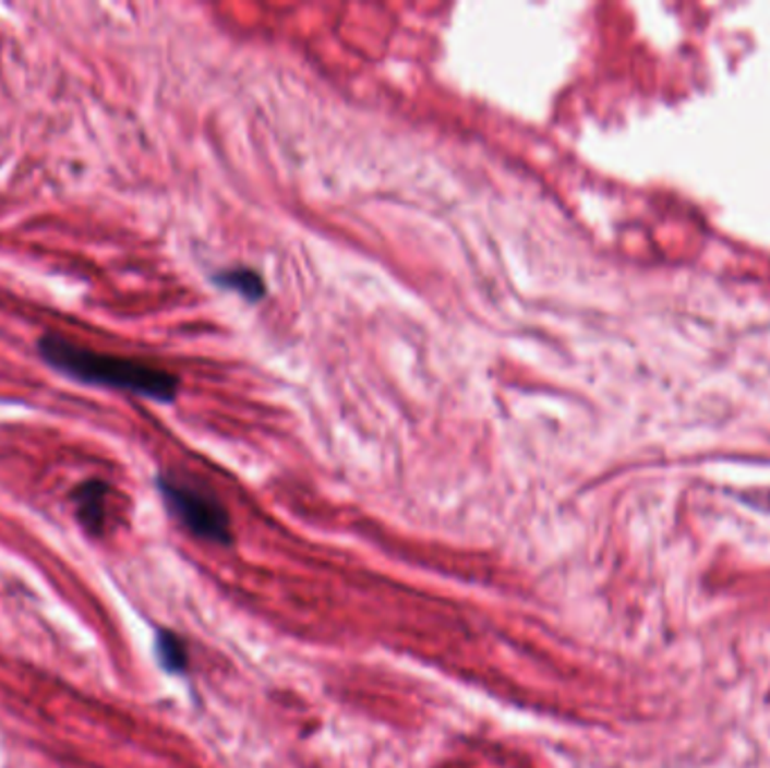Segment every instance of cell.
<instances>
[{"mask_svg":"<svg viewBox=\"0 0 770 768\" xmlns=\"http://www.w3.org/2000/svg\"><path fill=\"white\" fill-rule=\"evenodd\" d=\"M158 492L163 494L169 512L177 516L192 535L215 543L232 541L230 516L215 496H209L203 489L190 482H181L169 476L158 478Z\"/></svg>","mask_w":770,"mask_h":768,"instance_id":"cell-2","label":"cell"},{"mask_svg":"<svg viewBox=\"0 0 770 768\" xmlns=\"http://www.w3.org/2000/svg\"><path fill=\"white\" fill-rule=\"evenodd\" d=\"M107 494L109 484L104 480H86L73 492L77 518L91 535L101 532L104 514H107Z\"/></svg>","mask_w":770,"mask_h":768,"instance_id":"cell-3","label":"cell"},{"mask_svg":"<svg viewBox=\"0 0 770 768\" xmlns=\"http://www.w3.org/2000/svg\"><path fill=\"white\" fill-rule=\"evenodd\" d=\"M156 647H158V658L167 672H183L185 670L188 651H185V645L179 636L163 632V634H158Z\"/></svg>","mask_w":770,"mask_h":768,"instance_id":"cell-5","label":"cell"},{"mask_svg":"<svg viewBox=\"0 0 770 768\" xmlns=\"http://www.w3.org/2000/svg\"><path fill=\"white\" fill-rule=\"evenodd\" d=\"M213 283L226 291H234L239 296L246 298L249 302H257L266 296V283L264 277L253 271V268H228V271H219Z\"/></svg>","mask_w":770,"mask_h":768,"instance_id":"cell-4","label":"cell"},{"mask_svg":"<svg viewBox=\"0 0 770 768\" xmlns=\"http://www.w3.org/2000/svg\"><path fill=\"white\" fill-rule=\"evenodd\" d=\"M37 349L50 368L91 386L124 391L163 404L177 399L181 388L179 376L163 368L137 359L99 355L59 334H44Z\"/></svg>","mask_w":770,"mask_h":768,"instance_id":"cell-1","label":"cell"}]
</instances>
